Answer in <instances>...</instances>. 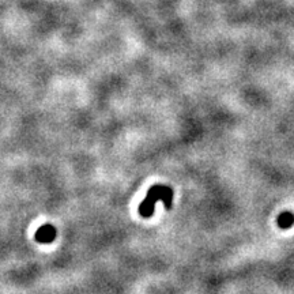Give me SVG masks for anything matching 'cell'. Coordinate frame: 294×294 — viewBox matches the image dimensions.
Masks as SVG:
<instances>
[{
  "label": "cell",
  "instance_id": "obj_1",
  "mask_svg": "<svg viewBox=\"0 0 294 294\" xmlns=\"http://www.w3.org/2000/svg\"><path fill=\"white\" fill-rule=\"evenodd\" d=\"M173 190L171 187L163 186V184H155L147 191V195L144 200L139 205V215L142 218H150L155 211V203L162 201L167 210L172 209L173 205Z\"/></svg>",
  "mask_w": 294,
  "mask_h": 294
},
{
  "label": "cell",
  "instance_id": "obj_2",
  "mask_svg": "<svg viewBox=\"0 0 294 294\" xmlns=\"http://www.w3.org/2000/svg\"><path fill=\"white\" fill-rule=\"evenodd\" d=\"M56 237V229L52 225H44L35 232V240L44 244H49Z\"/></svg>",
  "mask_w": 294,
  "mask_h": 294
},
{
  "label": "cell",
  "instance_id": "obj_3",
  "mask_svg": "<svg viewBox=\"0 0 294 294\" xmlns=\"http://www.w3.org/2000/svg\"><path fill=\"white\" fill-rule=\"evenodd\" d=\"M277 225L283 230L290 229L294 225V214L290 211H285V213L279 214L278 219H277Z\"/></svg>",
  "mask_w": 294,
  "mask_h": 294
}]
</instances>
